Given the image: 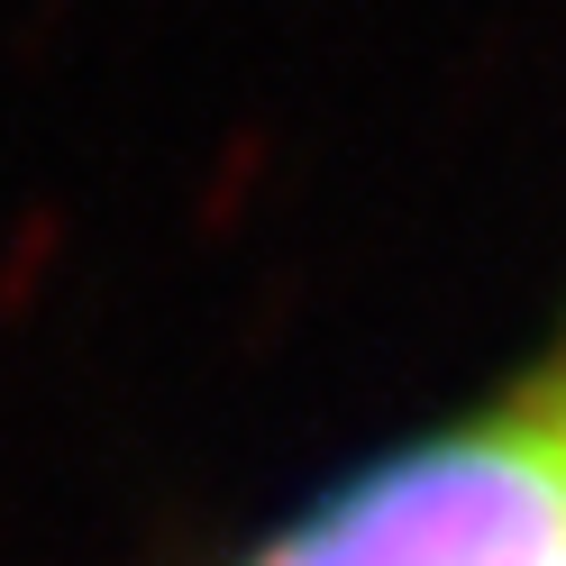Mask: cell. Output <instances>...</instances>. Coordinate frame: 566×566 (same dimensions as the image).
Segmentation results:
<instances>
[{
	"label": "cell",
	"instance_id": "cell-1",
	"mask_svg": "<svg viewBox=\"0 0 566 566\" xmlns=\"http://www.w3.org/2000/svg\"><path fill=\"white\" fill-rule=\"evenodd\" d=\"M256 566H566V394L375 467Z\"/></svg>",
	"mask_w": 566,
	"mask_h": 566
}]
</instances>
